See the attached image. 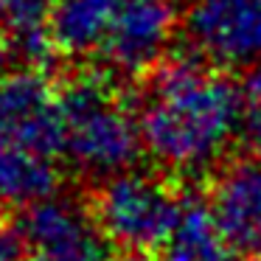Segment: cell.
Instances as JSON below:
<instances>
[{
	"mask_svg": "<svg viewBox=\"0 0 261 261\" xmlns=\"http://www.w3.org/2000/svg\"><path fill=\"white\" fill-rule=\"evenodd\" d=\"M138 124L160 166L202 174L242 132V90L197 57H174L152 70Z\"/></svg>",
	"mask_w": 261,
	"mask_h": 261,
	"instance_id": "obj_1",
	"label": "cell"
},
{
	"mask_svg": "<svg viewBox=\"0 0 261 261\" xmlns=\"http://www.w3.org/2000/svg\"><path fill=\"white\" fill-rule=\"evenodd\" d=\"M65 126V154L90 177H110L132 171L143 146L141 124L118 93L115 82L101 70H82L59 93Z\"/></svg>",
	"mask_w": 261,
	"mask_h": 261,
	"instance_id": "obj_2",
	"label": "cell"
},
{
	"mask_svg": "<svg viewBox=\"0 0 261 261\" xmlns=\"http://www.w3.org/2000/svg\"><path fill=\"white\" fill-rule=\"evenodd\" d=\"M182 208V199L166 180L146 171H124L104 180L96 191L93 222L126 255H149L169 247Z\"/></svg>",
	"mask_w": 261,
	"mask_h": 261,
	"instance_id": "obj_3",
	"label": "cell"
},
{
	"mask_svg": "<svg viewBox=\"0 0 261 261\" xmlns=\"http://www.w3.org/2000/svg\"><path fill=\"white\" fill-rule=\"evenodd\" d=\"M186 37L214 68L261 65V0H191Z\"/></svg>",
	"mask_w": 261,
	"mask_h": 261,
	"instance_id": "obj_4",
	"label": "cell"
},
{
	"mask_svg": "<svg viewBox=\"0 0 261 261\" xmlns=\"http://www.w3.org/2000/svg\"><path fill=\"white\" fill-rule=\"evenodd\" d=\"M0 143L51 158L65 143L59 93L45 73L29 68L0 82Z\"/></svg>",
	"mask_w": 261,
	"mask_h": 261,
	"instance_id": "obj_5",
	"label": "cell"
},
{
	"mask_svg": "<svg viewBox=\"0 0 261 261\" xmlns=\"http://www.w3.org/2000/svg\"><path fill=\"white\" fill-rule=\"evenodd\" d=\"M177 25L171 0H124L113 20L101 54L121 73H143L158 68Z\"/></svg>",
	"mask_w": 261,
	"mask_h": 261,
	"instance_id": "obj_6",
	"label": "cell"
},
{
	"mask_svg": "<svg viewBox=\"0 0 261 261\" xmlns=\"http://www.w3.org/2000/svg\"><path fill=\"white\" fill-rule=\"evenodd\" d=\"M211 214L236 253L261 258V160H239L222 171Z\"/></svg>",
	"mask_w": 261,
	"mask_h": 261,
	"instance_id": "obj_7",
	"label": "cell"
},
{
	"mask_svg": "<svg viewBox=\"0 0 261 261\" xmlns=\"http://www.w3.org/2000/svg\"><path fill=\"white\" fill-rule=\"evenodd\" d=\"M124 0H62L54 9V42L65 54L101 51Z\"/></svg>",
	"mask_w": 261,
	"mask_h": 261,
	"instance_id": "obj_8",
	"label": "cell"
},
{
	"mask_svg": "<svg viewBox=\"0 0 261 261\" xmlns=\"http://www.w3.org/2000/svg\"><path fill=\"white\" fill-rule=\"evenodd\" d=\"M0 31L12 54L31 65L45 62L57 45L51 0H0Z\"/></svg>",
	"mask_w": 261,
	"mask_h": 261,
	"instance_id": "obj_9",
	"label": "cell"
},
{
	"mask_svg": "<svg viewBox=\"0 0 261 261\" xmlns=\"http://www.w3.org/2000/svg\"><path fill=\"white\" fill-rule=\"evenodd\" d=\"M59 188L54 163L40 154L0 143V199L14 205H34L51 199Z\"/></svg>",
	"mask_w": 261,
	"mask_h": 261,
	"instance_id": "obj_10",
	"label": "cell"
},
{
	"mask_svg": "<svg viewBox=\"0 0 261 261\" xmlns=\"http://www.w3.org/2000/svg\"><path fill=\"white\" fill-rule=\"evenodd\" d=\"M163 261H239L236 250L222 236L211 208L202 202H186L174 239L166 247Z\"/></svg>",
	"mask_w": 261,
	"mask_h": 261,
	"instance_id": "obj_11",
	"label": "cell"
},
{
	"mask_svg": "<svg viewBox=\"0 0 261 261\" xmlns=\"http://www.w3.org/2000/svg\"><path fill=\"white\" fill-rule=\"evenodd\" d=\"M31 261H104L98 227L93 225L90 230H82L70 239L31 250Z\"/></svg>",
	"mask_w": 261,
	"mask_h": 261,
	"instance_id": "obj_12",
	"label": "cell"
},
{
	"mask_svg": "<svg viewBox=\"0 0 261 261\" xmlns=\"http://www.w3.org/2000/svg\"><path fill=\"white\" fill-rule=\"evenodd\" d=\"M239 90H242V135L261 158V65L247 70Z\"/></svg>",
	"mask_w": 261,
	"mask_h": 261,
	"instance_id": "obj_13",
	"label": "cell"
},
{
	"mask_svg": "<svg viewBox=\"0 0 261 261\" xmlns=\"http://www.w3.org/2000/svg\"><path fill=\"white\" fill-rule=\"evenodd\" d=\"M25 253H29V247L17 227L0 225V261H25Z\"/></svg>",
	"mask_w": 261,
	"mask_h": 261,
	"instance_id": "obj_14",
	"label": "cell"
},
{
	"mask_svg": "<svg viewBox=\"0 0 261 261\" xmlns=\"http://www.w3.org/2000/svg\"><path fill=\"white\" fill-rule=\"evenodd\" d=\"M113 261H149V258L146 255H126L124 253V255H118V258H113Z\"/></svg>",
	"mask_w": 261,
	"mask_h": 261,
	"instance_id": "obj_15",
	"label": "cell"
},
{
	"mask_svg": "<svg viewBox=\"0 0 261 261\" xmlns=\"http://www.w3.org/2000/svg\"><path fill=\"white\" fill-rule=\"evenodd\" d=\"M6 79V73H3V51H0V82Z\"/></svg>",
	"mask_w": 261,
	"mask_h": 261,
	"instance_id": "obj_16",
	"label": "cell"
},
{
	"mask_svg": "<svg viewBox=\"0 0 261 261\" xmlns=\"http://www.w3.org/2000/svg\"><path fill=\"white\" fill-rule=\"evenodd\" d=\"M258 261H261V258H258Z\"/></svg>",
	"mask_w": 261,
	"mask_h": 261,
	"instance_id": "obj_17",
	"label": "cell"
}]
</instances>
